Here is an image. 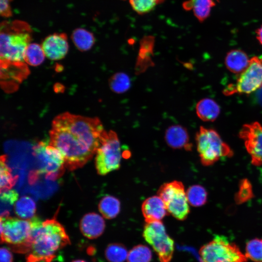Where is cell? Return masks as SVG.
<instances>
[{
    "label": "cell",
    "mask_w": 262,
    "mask_h": 262,
    "mask_svg": "<svg viewBox=\"0 0 262 262\" xmlns=\"http://www.w3.org/2000/svg\"><path fill=\"white\" fill-rule=\"evenodd\" d=\"M106 132L98 117L65 112L53 120L49 143L61 153L66 168L73 171L92 159Z\"/></svg>",
    "instance_id": "6da1fadb"
},
{
    "label": "cell",
    "mask_w": 262,
    "mask_h": 262,
    "mask_svg": "<svg viewBox=\"0 0 262 262\" xmlns=\"http://www.w3.org/2000/svg\"><path fill=\"white\" fill-rule=\"evenodd\" d=\"M54 216L43 221L36 230L26 262H51L58 251L70 244L63 226Z\"/></svg>",
    "instance_id": "7a4b0ae2"
},
{
    "label": "cell",
    "mask_w": 262,
    "mask_h": 262,
    "mask_svg": "<svg viewBox=\"0 0 262 262\" xmlns=\"http://www.w3.org/2000/svg\"><path fill=\"white\" fill-rule=\"evenodd\" d=\"M32 30L23 21H5L0 24V62L25 63L24 55L32 40Z\"/></svg>",
    "instance_id": "3957f363"
},
{
    "label": "cell",
    "mask_w": 262,
    "mask_h": 262,
    "mask_svg": "<svg viewBox=\"0 0 262 262\" xmlns=\"http://www.w3.org/2000/svg\"><path fill=\"white\" fill-rule=\"evenodd\" d=\"M42 222L35 215L30 219L0 215L1 243L7 244L15 252L27 254Z\"/></svg>",
    "instance_id": "277c9868"
},
{
    "label": "cell",
    "mask_w": 262,
    "mask_h": 262,
    "mask_svg": "<svg viewBox=\"0 0 262 262\" xmlns=\"http://www.w3.org/2000/svg\"><path fill=\"white\" fill-rule=\"evenodd\" d=\"M33 154L39 163V168L32 172L29 179L31 183L38 175L44 174L46 179L55 180L63 174L65 169L64 159L60 151L44 141H40L33 147Z\"/></svg>",
    "instance_id": "5b68a950"
},
{
    "label": "cell",
    "mask_w": 262,
    "mask_h": 262,
    "mask_svg": "<svg viewBox=\"0 0 262 262\" xmlns=\"http://www.w3.org/2000/svg\"><path fill=\"white\" fill-rule=\"evenodd\" d=\"M196 148L201 162L210 166L222 157H230L233 151L213 129L200 127L196 135Z\"/></svg>",
    "instance_id": "8992f818"
},
{
    "label": "cell",
    "mask_w": 262,
    "mask_h": 262,
    "mask_svg": "<svg viewBox=\"0 0 262 262\" xmlns=\"http://www.w3.org/2000/svg\"><path fill=\"white\" fill-rule=\"evenodd\" d=\"M199 255L202 262H246L248 260L237 245L219 235L202 246Z\"/></svg>",
    "instance_id": "52a82bcc"
},
{
    "label": "cell",
    "mask_w": 262,
    "mask_h": 262,
    "mask_svg": "<svg viewBox=\"0 0 262 262\" xmlns=\"http://www.w3.org/2000/svg\"><path fill=\"white\" fill-rule=\"evenodd\" d=\"M95 166L98 174L105 175L120 166L121 149L116 133L106 131L96 153Z\"/></svg>",
    "instance_id": "ba28073f"
},
{
    "label": "cell",
    "mask_w": 262,
    "mask_h": 262,
    "mask_svg": "<svg viewBox=\"0 0 262 262\" xmlns=\"http://www.w3.org/2000/svg\"><path fill=\"white\" fill-rule=\"evenodd\" d=\"M168 213L179 220H184L190 213L189 202L183 183L174 180L163 184L158 191Z\"/></svg>",
    "instance_id": "9c48e42d"
},
{
    "label": "cell",
    "mask_w": 262,
    "mask_h": 262,
    "mask_svg": "<svg viewBox=\"0 0 262 262\" xmlns=\"http://www.w3.org/2000/svg\"><path fill=\"white\" fill-rule=\"evenodd\" d=\"M262 87V56H254L247 67L239 75L236 82L228 85L224 91L226 95L249 94Z\"/></svg>",
    "instance_id": "30bf717a"
},
{
    "label": "cell",
    "mask_w": 262,
    "mask_h": 262,
    "mask_svg": "<svg viewBox=\"0 0 262 262\" xmlns=\"http://www.w3.org/2000/svg\"><path fill=\"white\" fill-rule=\"evenodd\" d=\"M143 236L157 253L161 262L171 261L174 251V242L166 233L161 221L146 222Z\"/></svg>",
    "instance_id": "8fae6325"
},
{
    "label": "cell",
    "mask_w": 262,
    "mask_h": 262,
    "mask_svg": "<svg viewBox=\"0 0 262 262\" xmlns=\"http://www.w3.org/2000/svg\"><path fill=\"white\" fill-rule=\"evenodd\" d=\"M239 136L244 142L246 148L251 157V163L262 165V126L258 122L244 124Z\"/></svg>",
    "instance_id": "7c38bea8"
},
{
    "label": "cell",
    "mask_w": 262,
    "mask_h": 262,
    "mask_svg": "<svg viewBox=\"0 0 262 262\" xmlns=\"http://www.w3.org/2000/svg\"><path fill=\"white\" fill-rule=\"evenodd\" d=\"M41 46L48 58L55 61L61 60L68 51L67 35L65 33L50 34L44 39Z\"/></svg>",
    "instance_id": "4fadbf2b"
},
{
    "label": "cell",
    "mask_w": 262,
    "mask_h": 262,
    "mask_svg": "<svg viewBox=\"0 0 262 262\" xmlns=\"http://www.w3.org/2000/svg\"><path fill=\"white\" fill-rule=\"evenodd\" d=\"M80 228L82 233L86 238L90 239L97 238L104 232L105 222L103 217L95 213H90L85 214L80 223Z\"/></svg>",
    "instance_id": "5bb4252c"
},
{
    "label": "cell",
    "mask_w": 262,
    "mask_h": 262,
    "mask_svg": "<svg viewBox=\"0 0 262 262\" xmlns=\"http://www.w3.org/2000/svg\"><path fill=\"white\" fill-rule=\"evenodd\" d=\"M141 209L146 222L161 221L168 213L164 201L159 196L147 198L143 202Z\"/></svg>",
    "instance_id": "9a60e30c"
},
{
    "label": "cell",
    "mask_w": 262,
    "mask_h": 262,
    "mask_svg": "<svg viewBox=\"0 0 262 262\" xmlns=\"http://www.w3.org/2000/svg\"><path fill=\"white\" fill-rule=\"evenodd\" d=\"M164 139L167 144L173 148L190 150L192 147L186 129L180 125L168 127L165 131Z\"/></svg>",
    "instance_id": "2e32d148"
},
{
    "label": "cell",
    "mask_w": 262,
    "mask_h": 262,
    "mask_svg": "<svg viewBox=\"0 0 262 262\" xmlns=\"http://www.w3.org/2000/svg\"><path fill=\"white\" fill-rule=\"evenodd\" d=\"M249 60L244 51L234 49L227 54L225 63L229 71L235 74H240L247 67Z\"/></svg>",
    "instance_id": "e0dca14e"
},
{
    "label": "cell",
    "mask_w": 262,
    "mask_h": 262,
    "mask_svg": "<svg viewBox=\"0 0 262 262\" xmlns=\"http://www.w3.org/2000/svg\"><path fill=\"white\" fill-rule=\"evenodd\" d=\"M196 113L198 117L203 121H214L220 113L219 105L213 99L204 98L198 102L196 105Z\"/></svg>",
    "instance_id": "ac0fdd59"
},
{
    "label": "cell",
    "mask_w": 262,
    "mask_h": 262,
    "mask_svg": "<svg viewBox=\"0 0 262 262\" xmlns=\"http://www.w3.org/2000/svg\"><path fill=\"white\" fill-rule=\"evenodd\" d=\"M215 4L213 0H188L183 2L182 7L186 11L193 10L195 16L202 22L210 16Z\"/></svg>",
    "instance_id": "d6986e66"
},
{
    "label": "cell",
    "mask_w": 262,
    "mask_h": 262,
    "mask_svg": "<svg viewBox=\"0 0 262 262\" xmlns=\"http://www.w3.org/2000/svg\"><path fill=\"white\" fill-rule=\"evenodd\" d=\"M71 39L76 47L81 51L89 50L95 43L93 34L83 28L74 30L71 34Z\"/></svg>",
    "instance_id": "ffe728a7"
},
{
    "label": "cell",
    "mask_w": 262,
    "mask_h": 262,
    "mask_svg": "<svg viewBox=\"0 0 262 262\" xmlns=\"http://www.w3.org/2000/svg\"><path fill=\"white\" fill-rule=\"evenodd\" d=\"M98 210L102 216L108 219L116 217L120 211V202L116 197L106 196L99 201Z\"/></svg>",
    "instance_id": "44dd1931"
},
{
    "label": "cell",
    "mask_w": 262,
    "mask_h": 262,
    "mask_svg": "<svg viewBox=\"0 0 262 262\" xmlns=\"http://www.w3.org/2000/svg\"><path fill=\"white\" fill-rule=\"evenodd\" d=\"M14 211L19 218L30 219L35 216V202L28 196H22L15 203Z\"/></svg>",
    "instance_id": "7402d4cb"
},
{
    "label": "cell",
    "mask_w": 262,
    "mask_h": 262,
    "mask_svg": "<svg viewBox=\"0 0 262 262\" xmlns=\"http://www.w3.org/2000/svg\"><path fill=\"white\" fill-rule=\"evenodd\" d=\"M6 156L1 155L0 157V192L11 189L15 185L17 180V176H13L10 168L6 162Z\"/></svg>",
    "instance_id": "603a6c76"
},
{
    "label": "cell",
    "mask_w": 262,
    "mask_h": 262,
    "mask_svg": "<svg viewBox=\"0 0 262 262\" xmlns=\"http://www.w3.org/2000/svg\"><path fill=\"white\" fill-rule=\"evenodd\" d=\"M45 56L41 46L35 43H30L25 50L24 61L29 65L36 66L44 62Z\"/></svg>",
    "instance_id": "cb8c5ba5"
},
{
    "label": "cell",
    "mask_w": 262,
    "mask_h": 262,
    "mask_svg": "<svg viewBox=\"0 0 262 262\" xmlns=\"http://www.w3.org/2000/svg\"><path fill=\"white\" fill-rule=\"evenodd\" d=\"M186 194L188 202L191 206H201L207 201V192L206 189L201 185H194L189 187Z\"/></svg>",
    "instance_id": "d4e9b609"
},
{
    "label": "cell",
    "mask_w": 262,
    "mask_h": 262,
    "mask_svg": "<svg viewBox=\"0 0 262 262\" xmlns=\"http://www.w3.org/2000/svg\"><path fill=\"white\" fill-rule=\"evenodd\" d=\"M128 253L124 245L113 243L106 248L105 256L109 262H124L127 259Z\"/></svg>",
    "instance_id": "484cf974"
},
{
    "label": "cell",
    "mask_w": 262,
    "mask_h": 262,
    "mask_svg": "<svg viewBox=\"0 0 262 262\" xmlns=\"http://www.w3.org/2000/svg\"><path fill=\"white\" fill-rule=\"evenodd\" d=\"M152 252L148 247L143 245L134 246L128 253V262H150Z\"/></svg>",
    "instance_id": "4316f807"
},
{
    "label": "cell",
    "mask_w": 262,
    "mask_h": 262,
    "mask_svg": "<svg viewBox=\"0 0 262 262\" xmlns=\"http://www.w3.org/2000/svg\"><path fill=\"white\" fill-rule=\"evenodd\" d=\"M245 254L247 259L254 262H262V238H254L246 245Z\"/></svg>",
    "instance_id": "83f0119b"
},
{
    "label": "cell",
    "mask_w": 262,
    "mask_h": 262,
    "mask_svg": "<svg viewBox=\"0 0 262 262\" xmlns=\"http://www.w3.org/2000/svg\"><path fill=\"white\" fill-rule=\"evenodd\" d=\"M110 88L115 93H122L126 92L131 85L129 76L124 73H117L109 79Z\"/></svg>",
    "instance_id": "f1b7e54d"
},
{
    "label": "cell",
    "mask_w": 262,
    "mask_h": 262,
    "mask_svg": "<svg viewBox=\"0 0 262 262\" xmlns=\"http://www.w3.org/2000/svg\"><path fill=\"white\" fill-rule=\"evenodd\" d=\"M165 0H129L130 3L133 9L139 15L147 14L152 11L158 4L163 2Z\"/></svg>",
    "instance_id": "f546056e"
},
{
    "label": "cell",
    "mask_w": 262,
    "mask_h": 262,
    "mask_svg": "<svg viewBox=\"0 0 262 262\" xmlns=\"http://www.w3.org/2000/svg\"><path fill=\"white\" fill-rule=\"evenodd\" d=\"M253 197V193L251 183L246 179L242 180L239 183L238 191L235 196L236 203L242 204Z\"/></svg>",
    "instance_id": "4dcf8cb0"
},
{
    "label": "cell",
    "mask_w": 262,
    "mask_h": 262,
    "mask_svg": "<svg viewBox=\"0 0 262 262\" xmlns=\"http://www.w3.org/2000/svg\"><path fill=\"white\" fill-rule=\"evenodd\" d=\"M18 194L15 190L10 189L0 192L1 205L3 204L4 210L1 211V215H9L8 207H11L18 200Z\"/></svg>",
    "instance_id": "1f68e13d"
},
{
    "label": "cell",
    "mask_w": 262,
    "mask_h": 262,
    "mask_svg": "<svg viewBox=\"0 0 262 262\" xmlns=\"http://www.w3.org/2000/svg\"><path fill=\"white\" fill-rule=\"evenodd\" d=\"M0 14L4 17H9L12 13L10 6V0H0Z\"/></svg>",
    "instance_id": "d6a6232c"
},
{
    "label": "cell",
    "mask_w": 262,
    "mask_h": 262,
    "mask_svg": "<svg viewBox=\"0 0 262 262\" xmlns=\"http://www.w3.org/2000/svg\"><path fill=\"white\" fill-rule=\"evenodd\" d=\"M0 262H13V258L11 252L5 247L0 248Z\"/></svg>",
    "instance_id": "836d02e7"
},
{
    "label": "cell",
    "mask_w": 262,
    "mask_h": 262,
    "mask_svg": "<svg viewBox=\"0 0 262 262\" xmlns=\"http://www.w3.org/2000/svg\"><path fill=\"white\" fill-rule=\"evenodd\" d=\"M256 33L257 39L262 45V26L256 30Z\"/></svg>",
    "instance_id": "e575fe53"
},
{
    "label": "cell",
    "mask_w": 262,
    "mask_h": 262,
    "mask_svg": "<svg viewBox=\"0 0 262 262\" xmlns=\"http://www.w3.org/2000/svg\"><path fill=\"white\" fill-rule=\"evenodd\" d=\"M260 90L259 91V93H260L259 94V102L261 103L262 104V87L260 89Z\"/></svg>",
    "instance_id": "d590c367"
},
{
    "label": "cell",
    "mask_w": 262,
    "mask_h": 262,
    "mask_svg": "<svg viewBox=\"0 0 262 262\" xmlns=\"http://www.w3.org/2000/svg\"><path fill=\"white\" fill-rule=\"evenodd\" d=\"M72 262H87L84 260H76L72 261Z\"/></svg>",
    "instance_id": "8d00e7d4"
}]
</instances>
